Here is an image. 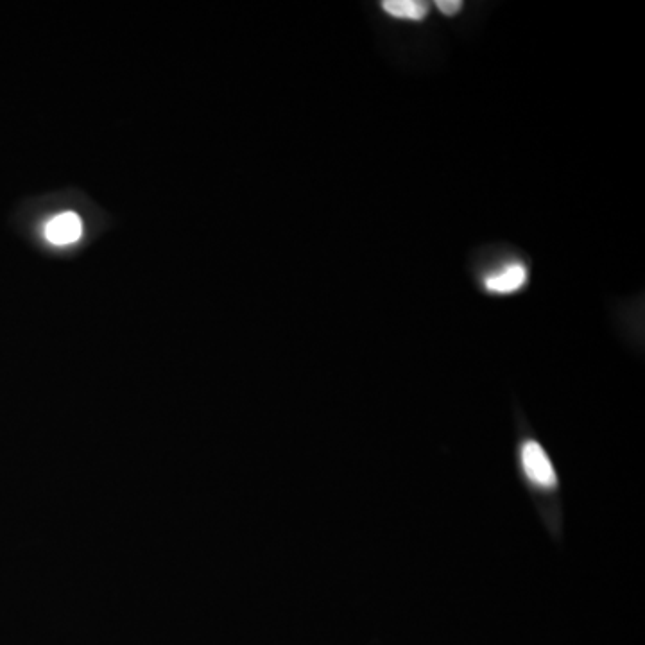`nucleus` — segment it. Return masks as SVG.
Instances as JSON below:
<instances>
[{"label": "nucleus", "mask_w": 645, "mask_h": 645, "mask_svg": "<svg viewBox=\"0 0 645 645\" xmlns=\"http://www.w3.org/2000/svg\"><path fill=\"white\" fill-rule=\"evenodd\" d=\"M527 278L529 273L522 262H508L486 273L482 278V285L486 293L508 296L522 291L527 284Z\"/></svg>", "instance_id": "obj_1"}, {"label": "nucleus", "mask_w": 645, "mask_h": 645, "mask_svg": "<svg viewBox=\"0 0 645 645\" xmlns=\"http://www.w3.org/2000/svg\"><path fill=\"white\" fill-rule=\"evenodd\" d=\"M522 468L529 481L542 488H552L556 484V472L551 459L545 454L542 445L527 441L522 447Z\"/></svg>", "instance_id": "obj_2"}, {"label": "nucleus", "mask_w": 645, "mask_h": 645, "mask_svg": "<svg viewBox=\"0 0 645 645\" xmlns=\"http://www.w3.org/2000/svg\"><path fill=\"white\" fill-rule=\"evenodd\" d=\"M81 233H83V224L79 215L74 212L56 215L45 226V239L56 246H67L78 241Z\"/></svg>", "instance_id": "obj_3"}, {"label": "nucleus", "mask_w": 645, "mask_h": 645, "mask_svg": "<svg viewBox=\"0 0 645 645\" xmlns=\"http://www.w3.org/2000/svg\"><path fill=\"white\" fill-rule=\"evenodd\" d=\"M380 8L389 17L405 22H422L429 15V4L422 0H384Z\"/></svg>", "instance_id": "obj_4"}, {"label": "nucleus", "mask_w": 645, "mask_h": 645, "mask_svg": "<svg viewBox=\"0 0 645 645\" xmlns=\"http://www.w3.org/2000/svg\"><path fill=\"white\" fill-rule=\"evenodd\" d=\"M436 8L445 17H456L457 13L463 9V2L461 0H438Z\"/></svg>", "instance_id": "obj_5"}]
</instances>
